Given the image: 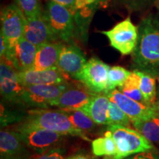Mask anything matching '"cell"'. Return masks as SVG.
Instances as JSON below:
<instances>
[{
	"label": "cell",
	"instance_id": "cell-1",
	"mask_svg": "<svg viewBox=\"0 0 159 159\" xmlns=\"http://www.w3.org/2000/svg\"><path fill=\"white\" fill-rule=\"evenodd\" d=\"M134 69L159 76V16L150 14L138 27V41L131 57Z\"/></svg>",
	"mask_w": 159,
	"mask_h": 159
},
{
	"label": "cell",
	"instance_id": "cell-2",
	"mask_svg": "<svg viewBox=\"0 0 159 159\" xmlns=\"http://www.w3.org/2000/svg\"><path fill=\"white\" fill-rule=\"evenodd\" d=\"M22 123L54 131L65 136L71 135L80 137L84 140L90 141L83 131L77 128L72 124L69 116L61 109L47 110L45 108H38L31 110Z\"/></svg>",
	"mask_w": 159,
	"mask_h": 159
},
{
	"label": "cell",
	"instance_id": "cell-3",
	"mask_svg": "<svg viewBox=\"0 0 159 159\" xmlns=\"http://www.w3.org/2000/svg\"><path fill=\"white\" fill-rule=\"evenodd\" d=\"M107 130L112 135L116 144L117 152L114 156L115 159H125L139 152L155 150L152 142L138 130L129 127L109 125Z\"/></svg>",
	"mask_w": 159,
	"mask_h": 159
},
{
	"label": "cell",
	"instance_id": "cell-4",
	"mask_svg": "<svg viewBox=\"0 0 159 159\" xmlns=\"http://www.w3.org/2000/svg\"><path fill=\"white\" fill-rule=\"evenodd\" d=\"M18 134L28 150L37 154L57 148L62 144L65 135L21 123L16 128Z\"/></svg>",
	"mask_w": 159,
	"mask_h": 159
},
{
	"label": "cell",
	"instance_id": "cell-5",
	"mask_svg": "<svg viewBox=\"0 0 159 159\" xmlns=\"http://www.w3.org/2000/svg\"><path fill=\"white\" fill-rule=\"evenodd\" d=\"M43 15L57 41L68 43L74 37L75 24L73 13L60 4L49 1Z\"/></svg>",
	"mask_w": 159,
	"mask_h": 159
},
{
	"label": "cell",
	"instance_id": "cell-6",
	"mask_svg": "<svg viewBox=\"0 0 159 159\" xmlns=\"http://www.w3.org/2000/svg\"><path fill=\"white\" fill-rule=\"evenodd\" d=\"M110 41L111 47L122 55L132 54L138 41V27H136L130 16L116 24L113 28L101 31Z\"/></svg>",
	"mask_w": 159,
	"mask_h": 159
},
{
	"label": "cell",
	"instance_id": "cell-7",
	"mask_svg": "<svg viewBox=\"0 0 159 159\" xmlns=\"http://www.w3.org/2000/svg\"><path fill=\"white\" fill-rule=\"evenodd\" d=\"M26 19L25 15L16 4H11L2 10L1 35L8 44V55L17 41L23 37Z\"/></svg>",
	"mask_w": 159,
	"mask_h": 159
},
{
	"label": "cell",
	"instance_id": "cell-8",
	"mask_svg": "<svg viewBox=\"0 0 159 159\" xmlns=\"http://www.w3.org/2000/svg\"><path fill=\"white\" fill-rule=\"evenodd\" d=\"M69 85H32L24 86L21 104L31 108H47Z\"/></svg>",
	"mask_w": 159,
	"mask_h": 159
},
{
	"label": "cell",
	"instance_id": "cell-9",
	"mask_svg": "<svg viewBox=\"0 0 159 159\" xmlns=\"http://www.w3.org/2000/svg\"><path fill=\"white\" fill-rule=\"evenodd\" d=\"M111 66L93 57L87 61L81 72L75 80L81 81L86 88L95 94L105 92L108 85V71Z\"/></svg>",
	"mask_w": 159,
	"mask_h": 159
},
{
	"label": "cell",
	"instance_id": "cell-10",
	"mask_svg": "<svg viewBox=\"0 0 159 159\" xmlns=\"http://www.w3.org/2000/svg\"><path fill=\"white\" fill-rule=\"evenodd\" d=\"M108 96L111 101L116 103L124 111L132 122L159 116V105L158 104L146 105L137 102L125 95L119 89L111 91Z\"/></svg>",
	"mask_w": 159,
	"mask_h": 159
},
{
	"label": "cell",
	"instance_id": "cell-11",
	"mask_svg": "<svg viewBox=\"0 0 159 159\" xmlns=\"http://www.w3.org/2000/svg\"><path fill=\"white\" fill-rule=\"evenodd\" d=\"M0 89L2 98L5 102L21 104L24 86L19 83L18 71L4 60H1L0 63Z\"/></svg>",
	"mask_w": 159,
	"mask_h": 159
},
{
	"label": "cell",
	"instance_id": "cell-12",
	"mask_svg": "<svg viewBox=\"0 0 159 159\" xmlns=\"http://www.w3.org/2000/svg\"><path fill=\"white\" fill-rule=\"evenodd\" d=\"M23 37L36 47L57 41L45 19L43 12L26 19Z\"/></svg>",
	"mask_w": 159,
	"mask_h": 159
},
{
	"label": "cell",
	"instance_id": "cell-13",
	"mask_svg": "<svg viewBox=\"0 0 159 159\" xmlns=\"http://www.w3.org/2000/svg\"><path fill=\"white\" fill-rule=\"evenodd\" d=\"M36 52V46L21 37L11 49L7 58L1 60L13 66L17 71L27 70L33 67Z\"/></svg>",
	"mask_w": 159,
	"mask_h": 159
},
{
	"label": "cell",
	"instance_id": "cell-14",
	"mask_svg": "<svg viewBox=\"0 0 159 159\" xmlns=\"http://www.w3.org/2000/svg\"><path fill=\"white\" fill-rule=\"evenodd\" d=\"M86 62L83 51L75 44L69 43L63 44L57 66L64 74L75 79L83 70Z\"/></svg>",
	"mask_w": 159,
	"mask_h": 159
},
{
	"label": "cell",
	"instance_id": "cell-15",
	"mask_svg": "<svg viewBox=\"0 0 159 159\" xmlns=\"http://www.w3.org/2000/svg\"><path fill=\"white\" fill-rule=\"evenodd\" d=\"M64 73L58 67H54L43 70L30 69L18 71V78L23 86L32 85L66 84Z\"/></svg>",
	"mask_w": 159,
	"mask_h": 159
},
{
	"label": "cell",
	"instance_id": "cell-16",
	"mask_svg": "<svg viewBox=\"0 0 159 159\" xmlns=\"http://www.w3.org/2000/svg\"><path fill=\"white\" fill-rule=\"evenodd\" d=\"M95 93L90 90H85L81 87L69 86L61 94L51 103L50 106L57 107L62 110L80 109L89 102Z\"/></svg>",
	"mask_w": 159,
	"mask_h": 159
},
{
	"label": "cell",
	"instance_id": "cell-17",
	"mask_svg": "<svg viewBox=\"0 0 159 159\" xmlns=\"http://www.w3.org/2000/svg\"><path fill=\"white\" fill-rule=\"evenodd\" d=\"M63 46L61 42H49L37 47L36 56L32 69L43 70L57 67L60 53Z\"/></svg>",
	"mask_w": 159,
	"mask_h": 159
},
{
	"label": "cell",
	"instance_id": "cell-18",
	"mask_svg": "<svg viewBox=\"0 0 159 159\" xmlns=\"http://www.w3.org/2000/svg\"><path fill=\"white\" fill-rule=\"evenodd\" d=\"M109 103L108 95L95 94L80 110L90 116L97 125H107Z\"/></svg>",
	"mask_w": 159,
	"mask_h": 159
},
{
	"label": "cell",
	"instance_id": "cell-19",
	"mask_svg": "<svg viewBox=\"0 0 159 159\" xmlns=\"http://www.w3.org/2000/svg\"><path fill=\"white\" fill-rule=\"evenodd\" d=\"M28 148L24 144L17 131L1 130L0 152L1 157L27 155Z\"/></svg>",
	"mask_w": 159,
	"mask_h": 159
},
{
	"label": "cell",
	"instance_id": "cell-20",
	"mask_svg": "<svg viewBox=\"0 0 159 159\" xmlns=\"http://www.w3.org/2000/svg\"><path fill=\"white\" fill-rule=\"evenodd\" d=\"M99 2L85 6L80 9H76L73 13L75 24V30H77L79 36L83 41H86L88 36V30L93 14L97 9Z\"/></svg>",
	"mask_w": 159,
	"mask_h": 159
},
{
	"label": "cell",
	"instance_id": "cell-21",
	"mask_svg": "<svg viewBox=\"0 0 159 159\" xmlns=\"http://www.w3.org/2000/svg\"><path fill=\"white\" fill-rule=\"evenodd\" d=\"M92 152L95 156H113L116 154L117 148L112 135L108 130L104 137L97 138L91 142Z\"/></svg>",
	"mask_w": 159,
	"mask_h": 159
},
{
	"label": "cell",
	"instance_id": "cell-22",
	"mask_svg": "<svg viewBox=\"0 0 159 159\" xmlns=\"http://www.w3.org/2000/svg\"><path fill=\"white\" fill-rule=\"evenodd\" d=\"M133 125L150 142L159 144V116L137 121Z\"/></svg>",
	"mask_w": 159,
	"mask_h": 159
},
{
	"label": "cell",
	"instance_id": "cell-23",
	"mask_svg": "<svg viewBox=\"0 0 159 159\" xmlns=\"http://www.w3.org/2000/svg\"><path fill=\"white\" fill-rule=\"evenodd\" d=\"M139 84H140V76L139 75L138 72L134 70V71H131L130 76L127 78L124 84L119 87V90L125 95L134 99L137 102L149 105L147 103L144 95L140 90Z\"/></svg>",
	"mask_w": 159,
	"mask_h": 159
},
{
	"label": "cell",
	"instance_id": "cell-24",
	"mask_svg": "<svg viewBox=\"0 0 159 159\" xmlns=\"http://www.w3.org/2000/svg\"><path fill=\"white\" fill-rule=\"evenodd\" d=\"M136 70V69H134ZM140 76L139 88L142 92L146 102L149 105H156L157 103V89L156 77L148 73L136 70Z\"/></svg>",
	"mask_w": 159,
	"mask_h": 159
},
{
	"label": "cell",
	"instance_id": "cell-25",
	"mask_svg": "<svg viewBox=\"0 0 159 159\" xmlns=\"http://www.w3.org/2000/svg\"><path fill=\"white\" fill-rule=\"evenodd\" d=\"M63 111L69 116L72 124L83 132L93 130L97 125L90 116L80 109H69Z\"/></svg>",
	"mask_w": 159,
	"mask_h": 159
},
{
	"label": "cell",
	"instance_id": "cell-26",
	"mask_svg": "<svg viewBox=\"0 0 159 159\" xmlns=\"http://www.w3.org/2000/svg\"><path fill=\"white\" fill-rule=\"evenodd\" d=\"M130 74L131 71L119 66L111 67L108 71V85L104 92L105 94L108 95L117 87L119 88L122 86Z\"/></svg>",
	"mask_w": 159,
	"mask_h": 159
},
{
	"label": "cell",
	"instance_id": "cell-27",
	"mask_svg": "<svg viewBox=\"0 0 159 159\" xmlns=\"http://www.w3.org/2000/svg\"><path fill=\"white\" fill-rule=\"evenodd\" d=\"M131 120L126 114L117 105L116 103L110 100L108 111V120L107 125H117L129 127Z\"/></svg>",
	"mask_w": 159,
	"mask_h": 159
},
{
	"label": "cell",
	"instance_id": "cell-28",
	"mask_svg": "<svg viewBox=\"0 0 159 159\" xmlns=\"http://www.w3.org/2000/svg\"><path fill=\"white\" fill-rule=\"evenodd\" d=\"M117 5L130 11H142L151 7L157 0H113Z\"/></svg>",
	"mask_w": 159,
	"mask_h": 159
},
{
	"label": "cell",
	"instance_id": "cell-29",
	"mask_svg": "<svg viewBox=\"0 0 159 159\" xmlns=\"http://www.w3.org/2000/svg\"><path fill=\"white\" fill-rule=\"evenodd\" d=\"M16 4L21 10L27 19L42 13L39 0H16Z\"/></svg>",
	"mask_w": 159,
	"mask_h": 159
},
{
	"label": "cell",
	"instance_id": "cell-30",
	"mask_svg": "<svg viewBox=\"0 0 159 159\" xmlns=\"http://www.w3.org/2000/svg\"><path fill=\"white\" fill-rule=\"evenodd\" d=\"M32 159H66L63 155L62 150L60 148L52 149L42 153H39L36 156H32Z\"/></svg>",
	"mask_w": 159,
	"mask_h": 159
},
{
	"label": "cell",
	"instance_id": "cell-31",
	"mask_svg": "<svg viewBox=\"0 0 159 159\" xmlns=\"http://www.w3.org/2000/svg\"><path fill=\"white\" fill-rule=\"evenodd\" d=\"M125 159H159V154L154 152V150H150L139 152V153L129 156Z\"/></svg>",
	"mask_w": 159,
	"mask_h": 159
},
{
	"label": "cell",
	"instance_id": "cell-32",
	"mask_svg": "<svg viewBox=\"0 0 159 159\" xmlns=\"http://www.w3.org/2000/svg\"><path fill=\"white\" fill-rule=\"evenodd\" d=\"M50 1L54 2L60 5L65 6L66 7L69 9L71 11V13H74L75 11V2H76V0H50Z\"/></svg>",
	"mask_w": 159,
	"mask_h": 159
},
{
	"label": "cell",
	"instance_id": "cell-33",
	"mask_svg": "<svg viewBox=\"0 0 159 159\" xmlns=\"http://www.w3.org/2000/svg\"><path fill=\"white\" fill-rule=\"evenodd\" d=\"M1 159H32V157L29 156L28 155H21V156L1 157Z\"/></svg>",
	"mask_w": 159,
	"mask_h": 159
},
{
	"label": "cell",
	"instance_id": "cell-34",
	"mask_svg": "<svg viewBox=\"0 0 159 159\" xmlns=\"http://www.w3.org/2000/svg\"><path fill=\"white\" fill-rule=\"evenodd\" d=\"M66 159H92V158H91L90 156H87V155L82 154V153H77L69 157V158Z\"/></svg>",
	"mask_w": 159,
	"mask_h": 159
},
{
	"label": "cell",
	"instance_id": "cell-35",
	"mask_svg": "<svg viewBox=\"0 0 159 159\" xmlns=\"http://www.w3.org/2000/svg\"><path fill=\"white\" fill-rule=\"evenodd\" d=\"M156 103L159 105V85H158V89H157V102H156Z\"/></svg>",
	"mask_w": 159,
	"mask_h": 159
},
{
	"label": "cell",
	"instance_id": "cell-36",
	"mask_svg": "<svg viewBox=\"0 0 159 159\" xmlns=\"http://www.w3.org/2000/svg\"><path fill=\"white\" fill-rule=\"evenodd\" d=\"M94 159H98V158H94ZM102 159H115L113 156H105L104 158Z\"/></svg>",
	"mask_w": 159,
	"mask_h": 159
},
{
	"label": "cell",
	"instance_id": "cell-37",
	"mask_svg": "<svg viewBox=\"0 0 159 159\" xmlns=\"http://www.w3.org/2000/svg\"><path fill=\"white\" fill-rule=\"evenodd\" d=\"M98 1H99V2H100V3H101V2H103L106 1V0H98Z\"/></svg>",
	"mask_w": 159,
	"mask_h": 159
},
{
	"label": "cell",
	"instance_id": "cell-38",
	"mask_svg": "<svg viewBox=\"0 0 159 159\" xmlns=\"http://www.w3.org/2000/svg\"><path fill=\"white\" fill-rule=\"evenodd\" d=\"M157 80H158V83H159V76L157 77Z\"/></svg>",
	"mask_w": 159,
	"mask_h": 159
}]
</instances>
